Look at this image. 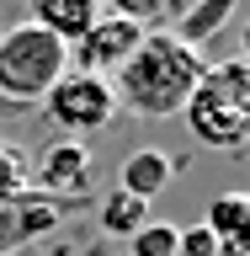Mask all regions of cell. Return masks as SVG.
<instances>
[{"label":"cell","instance_id":"9c48e42d","mask_svg":"<svg viewBox=\"0 0 250 256\" xmlns=\"http://www.w3.org/2000/svg\"><path fill=\"white\" fill-rule=\"evenodd\" d=\"M117 176H123V187H117V192L155 203V192H165V187H171L176 160L165 155V150H133V155L123 160V171H117Z\"/></svg>","mask_w":250,"mask_h":256},{"label":"cell","instance_id":"7a4b0ae2","mask_svg":"<svg viewBox=\"0 0 250 256\" xmlns=\"http://www.w3.org/2000/svg\"><path fill=\"white\" fill-rule=\"evenodd\" d=\"M181 118L203 150H245L250 144V64L245 59L208 64L192 102L181 107Z\"/></svg>","mask_w":250,"mask_h":256},{"label":"cell","instance_id":"5b68a950","mask_svg":"<svg viewBox=\"0 0 250 256\" xmlns=\"http://www.w3.org/2000/svg\"><path fill=\"white\" fill-rule=\"evenodd\" d=\"M139 43H144V27H139V22H128V16H112V11H107L75 48H69V59H75L80 75L112 80L128 59H133V48H139Z\"/></svg>","mask_w":250,"mask_h":256},{"label":"cell","instance_id":"ba28073f","mask_svg":"<svg viewBox=\"0 0 250 256\" xmlns=\"http://www.w3.org/2000/svg\"><path fill=\"white\" fill-rule=\"evenodd\" d=\"M203 224L219 240V256H250V192H219Z\"/></svg>","mask_w":250,"mask_h":256},{"label":"cell","instance_id":"7c38bea8","mask_svg":"<svg viewBox=\"0 0 250 256\" xmlns=\"http://www.w3.org/2000/svg\"><path fill=\"white\" fill-rule=\"evenodd\" d=\"M187 6L192 0H107L112 16H128V22H139L144 32H165V22H176Z\"/></svg>","mask_w":250,"mask_h":256},{"label":"cell","instance_id":"5bb4252c","mask_svg":"<svg viewBox=\"0 0 250 256\" xmlns=\"http://www.w3.org/2000/svg\"><path fill=\"white\" fill-rule=\"evenodd\" d=\"M176 256H219V240L208 235V224H187V230H176Z\"/></svg>","mask_w":250,"mask_h":256},{"label":"cell","instance_id":"6da1fadb","mask_svg":"<svg viewBox=\"0 0 250 256\" xmlns=\"http://www.w3.org/2000/svg\"><path fill=\"white\" fill-rule=\"evenodd\" d=\"M203 54L187 48L171 27L165 32H144V43L133 48V59L112 75V91H117V112H133V118H176V112L192 102L197 80H203Z\"/></svg>","mask_w":250,"mask_h":256},{"label":"cell","instance_id":"8992f818","mask_svg":"<svg viewBox=\"0 0 250 256\" xmlns=\"http://www.w3.org/2000/svg\"><path fill=\"white\" fill-rule=\"evenodd\" d=\"M37 192L91 203V144H75V139L48 144L43 160H37Z\"/></svg>","mask_w":250,"mask_h":256},{"label":"cell","instance_id":"2e32d148","mask_svg":"<svg viewBox=\"0 0 250 256\" xmlns=\"http://www.w3.org/2000/svg\"><path fill=\"white\" fill-rule=\"evenodd\" d=\"M240 59L250 64V22H245V32H240Z\"/></svg>","mask_w":250,"mask_h":256},{"label":"cell","instance_id":"9a60e30c","mask_svg":"<svg viewBox=\"0 0 250 256\" xmlns=\"http://www.w3.org/2000/svg\"><path fill=\"white\" fill-rule=\"evenodd\" d=\"M21 187H27V166H21V155H16V150H5V144H0V203H5V198H16Z\"/></svg>","mask_w":250,"mask_h":256},{"label":"cell","instance_id":"30bf717a","mask_svg":"<svg viewBox=\"0 0 250 256\" xmlns=\"http://www.w3.org/2000/svg\"><path fill=\"white\" fill-rule=\"evenodd\" d=\"M235 6H240V0H192L187 11L176 16V27H171V32H176L187 48H203L208 38H219V27L235 16Z\"/></svg>","mask_w":250,"mask_h":256},{"label":"cell","instance_id":"4fadbf2b","mask_svg":"<svg viewBox=\"0 0 250 256\" xmlns=\"http://www.w3.org/2000/svg\"><path fill=\"white\" fill-rule=\"evenodd\" d=\"M128 256H176V224L149 219L139 235L128 240Z\"/></svg>","mask_w":250,"mask_h":256},{"label":"cell","instance_id":"3957f363","mask_svg":"<svg viewBox=\"0 0 250 256\" xmlns=\"http://www.w3.org/2000/svg\"><path fill=\"white\" fill-rule=\"evenodd\" d=\"M64 75H69V48L53 32H43L37 22H16L0 32V96L5 102L32 107Z\"/></svg>","mask_w":250,"mask_h":256},{"label":"cell","instance_id":"52a82bcc","mask_svg":"<svg viewBox=\"0 0 250 256\" xmlns=\"http://www.w3.org/2000/svg\"><path fill=\"white\" fill-rule=\"evenodd\" d=\"M101 16H107V0H32L27 22H37L43 32H53L64 48H75Z\"/></svg>","mask_w":250,"mask_h":256},{"label":"cell","instance_id":"277c9868","mask_svg":"<svg viewBox=\"0 0 250 256\" xmlns=\"http://www.w3.org/2000/svg\"><path fill=\"white\" fill-rule=\"evenodd\" d=\"M43 112L53 118V128H64L75 144H85L91 134H101V128L117 118V91H112V80H101V75L69 70V75L43 96Z\"/></svg>","mask_w":250,"mask_h":256},{"label":"cell","instance_id":"8fae6325","mask_svg":"<svg viewBox=\"0 0 250 256\" xmlns=\"http://www.w3.org/2000/svg\"><path fill=\"white\" fill-rule=\"evenodd\" d=\"M96 219H101V230H107L112 240H133L144 230V224L155 219V214H149V203H144V198H128V192H112L107 203L96 208Z\"/></svg>","mask_w":250,"mask_h":256}]
</instances>
